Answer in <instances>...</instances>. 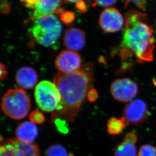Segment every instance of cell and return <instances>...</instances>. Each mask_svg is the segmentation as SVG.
Listing matches in <instances>:
<instances>
[{
  "label": "cell",
  "instance_id": "cell-19",
  "mask_svg": "<svg viewBox=\"0 0 156 156\" xmlns=\"http://www.w3.org/2000/svg\"><path fill=\"white\" fill-rule=\"evenodd\" d=\"M30 119L33 123L42 124L44 122L45 118L39 111L35 110L30 114Z\"/></svg>",
  "mask_w": 156,
  "mask_h": 156
},
{
  "label": "cell",
  "instance_id": "cell-4",
  "mask_svg": "<svg viewBox=\"0 0 156 156\" xmlns=\"http://www.w3.org/2000/svg\"><path fill=\"white\" fill-rule=\"evenodd\" d=\"M1 107L3 112L8 116L13 119H21L30 112L31 100L23 89H10L3 96Z\"/></svg>",
  "mask_w": 156,
  "mask_h": 156
},
{
  "label": "cell",
  "instance_id": "cell-23",
  "mask_svg": "<svg viewBox=\"0 0 156 156\" xmlns=\"http://www.w3.org/2000/svg\"><path fill=\"white\" fill-rule=\"evenodd\" d=\"M87 98L91 102H94L97 100L98 97L97 91L94 88H91L89 90L87 94Z\"/></svg>",
  "mask_w": 156,
  "mask_h": 156
},
{
  "label": "cell",
  "instance_id": "cell-13",
  "mask_svg": "<svg viewBox=\"0 0 156 156\" xmlns=\"http://www.w3.org/2000/svg\"><path fill=\"white\" fill-rule=\"evenodd\" d=\"M15 80L21 89L32 90L37 84L38 75L37 72L30 67H24L17 71Z\"/></svg>",
  "mask_w": 156,
  "mask_h": 156
},
{
  "label": "cell",
  "instance_id": "cell-16",
  "mask_svg": "<svg viewBox=\"0 0 156 156\" xmlns=\"http://www.w3.org/2000/svg\"><path fill=\"white\" fill-rule=\"evenodd\" d=\"M129 124L124 117L120 119L111 118L107 124V130L112 135H117L122 131L125 127Z\"/></svg>",
  "mask_w": 156,
  "mask_h": 156
},
{
  "label": "cell",
  "instance_id": "cell-15",
  "mask_svg": "<svg viewBox=\"0 0 156 156\" xmlns=\"http://www.w3.org/2000/svg\"><path fill=\"white\" fill-rule=\"evenodd\" d=\"M38 128L35 124L30 121L22 122L16 129L18 140L28 144H32L38 136Z\"/></svg>",
  "mask_w": 156,
  "mask_h": 156
},
{
  "label": "cell",
  "instance_id": "cell-20",
  "mask_svg": "<svg viewBox=\"0 0 156 156\" xmlns=\"http://www.w3.org/2000/svg\"><path fill=\"white\" fill-rule=\"evenodd\" d=\"M59 17L61 20L65 24H70L75 19V14L69 11H65Z\"/></svg>",
  "mask_w": 156,
  "mask_h": 156
},
{
  "label": "cell",
  "instance_id": "cell-8",
  "mask_svg": "<svg viewBox=\"0 0 156 156\" xmlns=\"http://www.w3.org/2000/svg\"><path fill=\"white\" fill-rule=\"evenodd\" d=\"M22 4L25 7L32 9L33 10L32 17L34 20L41 17L47 15H53L60 6L62 5L63 2L61 1H22Z\"/></svg>",
  "mask_w": 156,
  "mask_h": 156
},
{
  "label": "cell",
  "instance_id": "cell-10",
  "mask_svg": "<svg viewBox=\"0 0 156 156\" xmlns=\"http://www.w3.org/2000/svg\"><path fill=\"white\" fill-rule=\"evenodd\" d=\"M81 56L70 50L62 51L55 61V66L60 73L69 74L79 69L81 66Z\"/></svg>",
  "mask_w": 156,
  "mask_h": 156
},
{
  "label": "cell",
  "instance_id": "cell-22",
  "mask_svg": "<svg viewBox=\"0 0 156 156\" xmlns=\"http://www.w3.org/2000/svg\"><path fill=\"white\" fill-rule=\"evenodd\" d=\"M117 1H96L92 4V6L96 7V6L102 7H109L115 4Z\"/></svg>",
  "mask_w": 156,
  "mask_h": 156
},
{
  "label": "cell",
  "instance_id": "cell-2",
  "mask_svg": "<svg viewBox=\"0 0 156 156\" xmlns=\"http://www.w3.org/2000/svg\"><path fill=\"white\" fill-rule=\"evenodd\" d=\"M125 30L120 56L126 59L134 55L139 63L154 60L155 38L153 29L147 24L146 14L131 10L125 14Z\"/></svg>",
  "mask_w": 156,
  "mask_h": 156
},
{
  "label": "cell",
  "instance_id": "cell-12",
  "mask_svg": "<svg viewBox=\"0 0 156 156\" xmlns=\"http://www.w3.org/2000/svg\"><path fill=\"white\" fill-rule=\"evenodd\" d=\"M65 47L72 51H78L85 45L86 37L82 30L76 28L66 30L63 37Z\"/></svg>",
  "mask_w": 156,
  "mask_h": 156
},
{
  "label": "cell",
  "instance_id": "cell-5",
  "mask_svg": "<svg viewBox=\"0 0 156 156\" xmlns=\"http://www.w3.org/2000/svg\"><path fill=\"white\" fill-rule=\"evenodd\" d=\"M35 98L39 107L46 112H54L61 103V97L54 83L44 80L35 87Z\"/></svg>",
  "mask_w": 156,
  "mask_h": 156
},
{
  "label": "cell",
  "instance_id": "cell-21",
  "mask_svg": "<svg viewBox=\"0 0 156 156\" xmlns=\"http://www.w3.org/2000/svg\"><path fill=\"white\" fill-rule=\"evenodd\" d=\"M54 122L58 129L61 133H68L69 130L66 126V122L65 120L60 119V118H56L53 120V121Z\"/></svg>",
  "mask_w": 156,
  "mask_h": 156
},
{
  "label": "cell",
  "instance_id": "cell-18",
  "mask_svg": "<svg viewBox=\"0 0 156 156\" xmlns=\"http://www.w3.org/2000/svg\"><path fill=\"white\" fill-rule=\"evenodd\" d=\"M137 156H156V147L150 144H144L139 150Z\"/></svg>",
  "mask_w": 156,
  "mask_h": 156
},
{
  "label": "cell",
  "instance_id": "cell-11",
  "mask_svg": "<svg viewBox=\"0 0 156 156\" xmlns=\"http://www.w3.org/2000/svg\"><path fill=\"white\" fill-rule=\"evenodd\" d=\"M124 117L129 123L139 125L146 121L149 117V112L145 103L140 100L130 102L125 106L123 111Z\"/></svg>",
  "mask_w": 156,
  "mask_h": 156
},
{
  "label": "cell",
  "instance_id": "cell-7",
  "mask_svg": "<svg viewBox=\"0 0 156 156\" xmlns=\"http://www.w3.org/2000/svg\"><path fill=\"white\" fill-rule=\"evenodd\" d=\"M110 92L116 100L121 102H128L137 95L138 87L136 83L129 78L118 79L112 83Z\"/></svg>",
  "mask_w": 156,
  "mask_h": 156
},
{
  "label": "cell",
  "instance_id": "cell-1",
  "mask_svg": "<svg viewBox=\"0 0 156 156\" xmlns=\"http://www.w3.org/2000/svg\"><path fill=\"white\" fill-rule=\"evenodd\" d=\"M93 66L90 63L69 74L58 73L53 83L61 94V101L58 109L52 113L51 121L56 118L74 121L85 100L93 83Z\"/></svg>",
  "mask_w": 156,
  "mask_h": 156
},
{
  "label": "cell",
  "instance_id": "cell-9",
  "mask_svg": "<svg viewBox=\"0 0 156 156\" xmlns=\"http://www.w3.org/2000/svg\"><path fill=\"white\" fill-rule=\"evenodd\" d=\"M100 27L106 33H116L122 28L124 19L117 9L106 8L100 14L99 19Z\"/></svg>",
  "mask_w": 156,
  "mask_h": 156
},
{
  "label": "cell",
  "instance_id": "cell-3",
  "mask_svg": "<svg viewBox=\"0 0 156 156\" xmlns=\"http://www.w3.org/2000/svg\"><path fill=\"white\" fill-rule=\"evenodd\" d=\"M62 25L54 15L41 17L35 20L30 34L37 43L48 47L54 44L61 36Z\"/></svg>",
  "mask_w": 156,
  "mask_h": 156
},
{
  "label": "cell",
  "instance_id": "cell-26",
  "mask_svg": "<svg viewBox=\"0 0 156 156\" xmlns=\"http://www.w3.org/2000/svg\"><path fill=\"white\" fill-rule=\"evenodd\" d=\"M133 3L140 9H144L147 5V2L145 1H132Z\"/></svg>",
  "mask_w": 156,
  "mask_h": 156
},
{
  "label": "cell",
  "instance_id": "cell-24",
  "mask_svg": "<svg viewBox=\"0 0 156 156\" xmlns=\"http://www.w3.org/2000/svg\"><path fill=\"white\" fill-rule=\"evenodd\" d=\"M76 8L79 12L85 13L88 10V8L86 3L82 1H78L75 4Z\"/></svg>",
  "mask_w": 156,
  "mask_h": 156
},
{
  "label": "cell",
  "instance_id": "cell-6",
  "mask_svg": "<svg viewBox=\"0 0 156 156\" xmlns=\"http://www.w3.org/2000/svg\"><path fill=\"white\" fill-rule=\"evenodd\" d=\"M0 156H39V150L36 144L10 139L0 143Z\"/></svg>",
  "mask_w": 156,
  "mask_h": 156
},
{
  "label": "cell",
  "instance_id": "cell-27",
  "mask_svg": "<svg viewBox=\"0 0 156 156\" xmlns=\"http://www.w3.org/2000/svg\"><path fill=\"white\" fill-rule=\"evenodd\" d=\"M78 1H66L65 2L67 3H76Z\"/></svg>",
  "mask_w": 156,
  "mask_h": 156
},
{
  "label": "cell",
  "instance_id": "cell-25",
  "mask_svg": "<svg viewBox=\"0 0 156 156\" xmlns=\"http://www.w3.org/2000/svg\"><path fill=\"white\" fill-rule=\"evenodd\" d=\"M7 75L8 71L6 66L0 62V80L5 79Z\"/></svg>",
  "mask_w": 156,
  "mask_h": 156
},
{
  "label": "cell",
  "instance_id": "cell-17",
  "mask_svg": "<svg viewBox=\"0 0 156 156\" xmlns=\"http://www.w3.org/2000/svg\"><path fill=\"white\" fill-rule=\"evenodd\" d=\"M46 156H74L72 154L68 153V151L60 144H54L48 148Z\"/></svg>",
  "mask_w": 156,
  "mask_h": 156
},
{
  "label": "cell",
  "instance_id": "cell-14",
  "mask_svg": "<svg viewBox=\"0 0 156 156\" xmlns=\"http://www.w3.org/2000/svg\"><path fill=\"white\" fill-rule=\"evenodd\" d=\"M137 136L134 133L126 134L123 141L118 144L115 151V156H137L136 144Z\"/></svg>",
  "mask_w": 156,
  "mask_h": 156
}]
</instances>
